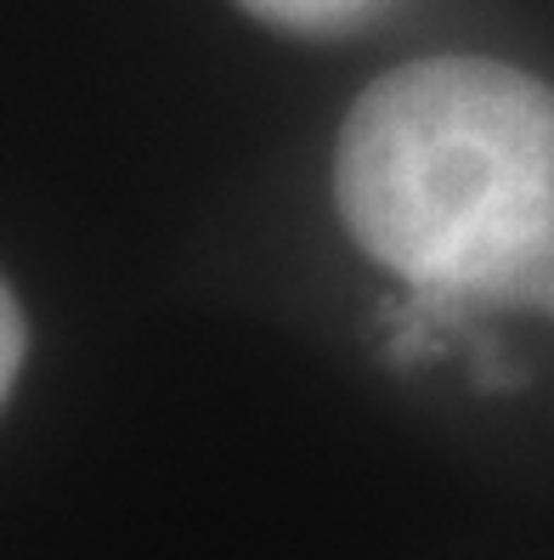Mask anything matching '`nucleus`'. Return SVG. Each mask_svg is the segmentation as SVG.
<instances>
[{"instance_id": "1", "label": "nucleus", "mask_w": 554, "mask_h": 560, "mask_svg": "<svg viewBox=\"0 0 554 560\" xmlns=\"http://www.w3.org/2000/svg\"><path fill=\"white\" fill-rule=\"evenodd\" d=\"M334 210L425 301L554 317V85L464 51L390 69L340 125Z\"/></svg>"}, {"instance_id": "3", "label": "nucleus", "mask_w": 554, "mask_h": 560, "mask_svg": "<svg viewBox=\"0 0 554 560\" xmlns=\"http://www.w3.org/2000/svg\"><path fill=\"white\" fill-rule=\"evenodd\" d=\"M23 312H17V294L0 283V402L12 397V385H17V369H23Z\"/></svg>"}, {"instance_id": "2", "label": "nucleus", "mask_w": 554, "mask_h": 560, "mask_svg": "<svg viewBox=\"0 0 554 560\" xmlns=\"http://www.w3.org/2000/svg\"><path fill=\"white\" fill-rule=\"evenodd\" d=\"M238 7L288 35H345V28L368 23L385 0H238Z\"/></svg>"}]
</instances>
